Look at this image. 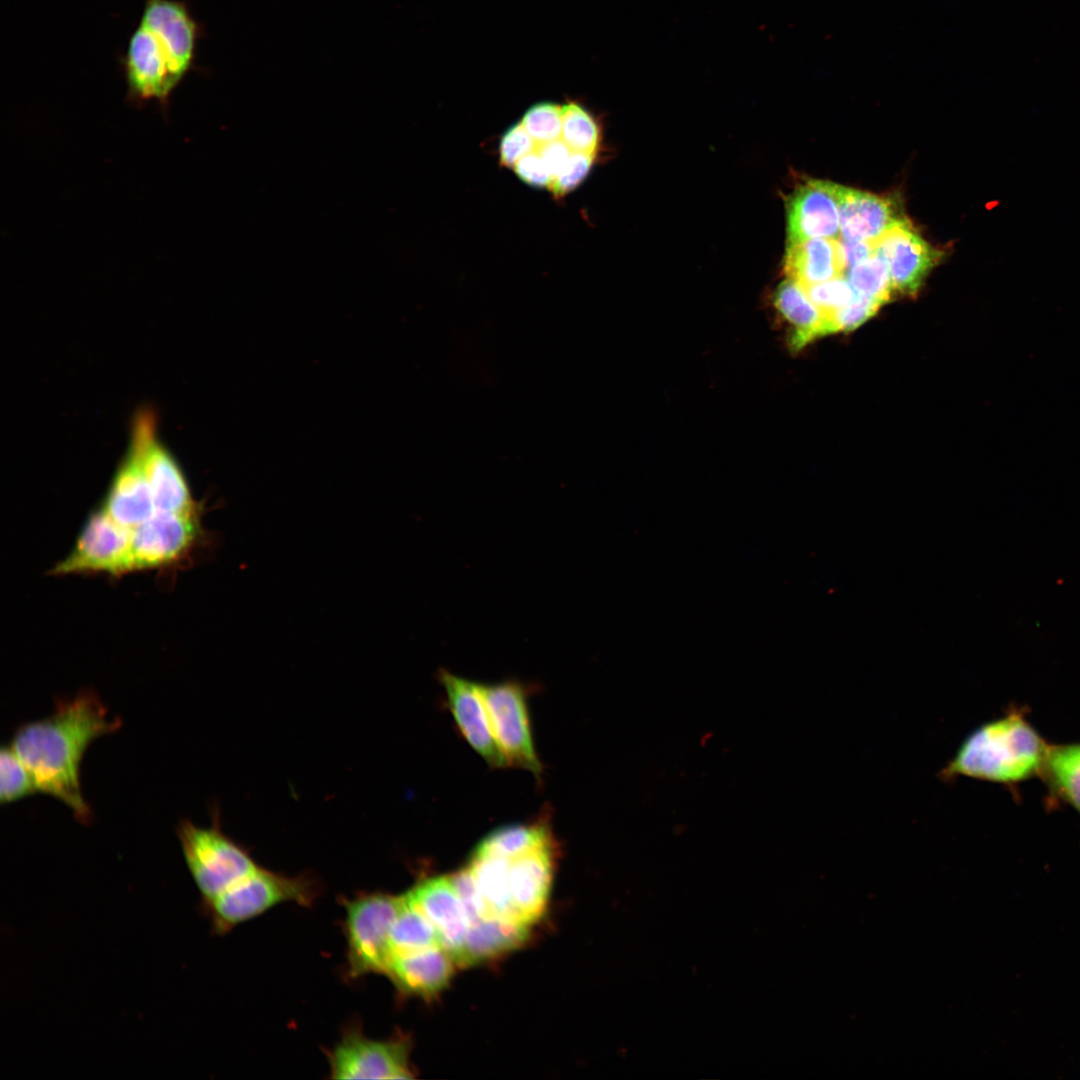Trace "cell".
<instances>
[{
	"mask_svg": "<svg viewBox=\"0 0 1080 1080\" xmlns=\"http://www.w3.org/2000/svg\"><path fill=\"white\" fill-rule=\"evenodd\" d=\"M120 725L118 718L110 721L96 693L85 689L72 699L58 700L49 717L18 727L11 746L37 791L60 800L80 822L88 823L92 814L82 795L80 764L92 741Z\"/></svg>",
	"mask_w": 1080,
	"mask_h": 1080,
	"instance_id": "1",
	"label": "cell"
},
{
	"mask_svg": "<svg viewBox=\"0 0 1080 1080\" xmlns=\"http://www.w3.org/2000/svg\"><path fill=\"white\" fill-rule=\"evenodd\" d=\"M198 36V24L184 2L145 0L123 59L130 98L165 106L193 66Z\"/></svg>",
	"mask_w": 1080,
	"mask_h": 1080,
	"instance_id": "2",
	"label": "cell"
},
{
	"mask_svg": "<svg viewBox=\"0 0 1080 1080\" xmlns=\"http://www.w3.org/2000/svg\"><path fill=\"white\" fill-rule=\"evenodd\" d=\"M1048 749L1023 714L1013 711L969 734L942 775L1020 782L1042 773Z\"/></svg>",
	"mask_w": 1080,
	"mask_h": 1080,
	"instance_id": "3",
	"label": "cell"
},
{
	"mask_svg": "<svg viewBox=\"0 0 1080 1080\" xmlns=\"http://www.w3.org/2000/svg\"><path fill=\"white\" fill-rule=\"evenodd\" d=\"M317 887L306 876L290 877L257 867L217 898L202 906L217 935L231 931L266 911L286 902L311 905Z\"/></svg>",
	"mask_w": 1080,
	"mask_h": 1080,
	"instance_id": "4",
	"label": "cell"
},
{
	"mask_svg": "<svg viewBox=\"0 0 1080 1080\" xmlns=\"http://www.w3.org/2000/svg\"><path fill=\"white\" fill-rule=\"evenodd\" d=\"M177 835L189 872L204 906L258 865L249 853L227 837L214 820L211 827H199L182 820Z\"/></svg>",
	"mask_w": 1080,
	"mask_h": 1080,
	"instance_id": "5",
	"label": "cell"
},
{
	"mask_svg": "<svg viewBox=\"0 0 1080 1080\" xmlns=\"http://www.w3.org/2000/svg\"><path fill=\"white\" fill-rule=\"evenodd\" d=\"M404 895L367 893L345 900V936L351 977L385 974L392 957L390 933Z\"/></svg>",
	"mask_w": 1080,
	"mask_h": 1080,
	"instance_id": "6",
	"label": "cell"
},
{
	"mask_svg": "<svg viewBox=\"0 0 1080 1080\" xmlns=\"http://www.w3.org/2000/svg\"><path fill=\"white\" fill-rule=\"evenodd\" d=\"M131 424L129 445L141 461L156 511L202 512V505L193 498L180 464L159 439L155 411L147 407L139 409Z\"/></svg>",
	"mask_w": 1080,
	"mask_h": 1080,
	"instance_id": "7",
	"label": "cell"
},
{
	"mask_svg": "<svg viewBox=\"0 0 1080 1080\" xmlns=\"http://www.w3.org/2000/svg\"><path fill=\"white\" fill-rule=\"evenodd\" d=\"M201 514L156 511L131 529L133 570H171L190 561L207 537Z\"/></svg>",
	"mask_w": 1080,
	"mask_h": 1080,
	"instance_id": "8",
	"label": "cell"
},
{
	"mask_svg": "<svg viewBox=\"0 0 1080 1080\" xmlns=\"http://www.w3.org/2000/svg\"><path fill=\"white\" fill-rule=\"evenodd\" d=\"M133 571L131 530L99 506L89 514L70 553L51 569L50 575L105 574L119 578Z\"/></svg>",
	"mask_w": 1080,
	"mask_h": 1080,
	"instance_id": "9",
	"label": "cell"
},
{
	"mask_svg": "<svg viewBox=\"0 0 1080 1080\" xmlns=\"http://www.w3.org/2000/svg\"><path fill=\"white\" fill-rule=\"evenodd\" d=\"M495 738L509 764L540 774L529 723L527 693L515 681L479 684Z\"/></svg>",
	"mask_w": 1080,
	"mask_h": 1080,
	"instance_id": "10",
	"label": "cell"
},
{
	"mask_svg": "<svg viewBox=\"0 0 1080 1080\" xmlns=\"http://www.w3.org/2000/svg\"><path fill=\"white\" fill-rule=\"evenodd\" d=\"M409 1049L406 1039L375 1040L351 1028L329 1052L331 1078H412Z\"/></svg>",
	"mask_w": 1080,
	"mask_h": 1080,
	"instance_id": "11",
	"label": "cell"
},
{
	"mask_svg": "<svg viewBox=\"0 0 1080 1080\" xmlns=\"http://www.w3.org/2000/svg\"><path fill=\"white\" fill-rule=\"evenodd\" d=\"M440 681L449 709L466 741L490 766H508L509 763L493 733L479 683L448 671L440 672Z\"/></svg>",
	"mask_w": 1080,
	"mask_h": 1080,
	"instance_id": "12",
	"label": "cell"
},
{
	"mask_svg": "<svg viewBox=\"0 0 1080 1080\" xmlns=\"http://www.w3.org/2000/svg\"><path fill=\"white\" fill-rule=\"evenodd\" d=\"M840 185L810 180L799 186L788 204L789 243L813 238H840Z\"/></svg>",
	"mask_w": 1080,
	"mask_h": 1080,
	"instance_id": "13",
	"label": "cell"
},
{
	"mask_svg": "<svg viewBox=\"0 0 1080 1080\" xmlns=\"http://www.w3.org/2000/svg\"><path fill=\"white\" fill-rule=\"evenodd\" d=\"M405 898L433 924L442 947L454 961L464 944L470 922L450 876L423 880L409 890Z\"/></svg>",
	"mask_w": 1080,
	"mask_h": 1080,
	"instance_id": "14",
	"label": "cell"
},
{
	"mask_svg": "<svg viewBox=\"0 0 1080 1080\" xmlns=\"http://www.w3.org/2000/svg\"><path fill=\"white\" fill-rule=\"evenodd\" d=\"M876 253L888 263L893 290L914 295L941 257L908 222L888 231L875 242Z\"/></svg>",
	"mask_w": 1080,
	"mask_h": 1080,
	"instance_id": "15",
	"label": "cell"
},
{
	"mask_svg": "<svg viewBox=\"0 0 1080 1080\" xmlns=\"http://www.w3.org/2000/svg\"><path fill=\"white\" fill-rule=\"evenodd\" d=\"M840 238L876 242L907 220L895 199L840 186Z\"/></svg>",
	"mask_w": 1080,
	"mask_h": 1080,
	"instance_id": "16",
	"label": "cell"
},
{
	"mask_svg": "<svg viewBox=\"0 0 1080 1080\" xmlns=\"http://www.w3.org/2000/svg\"><path fill=\"white\" fill-rule=\"evenodd\" d=\"M117 523L133 529L149 519L156 507L136 451L129 445L100 505Z\"/></svg>",
	"mask_w": 1080,
	"mask_h": 1080,
	"instance_id": "17",
	"label": "cell"
},
{
	"mask_svg": "<svg viewBox=\"0 0 1080 1080\" xmlns=\"http://www.w3.org/2000/svg\"><path fill=\"white\" fill-rule=\"evenodd\" d=\"M553 844L509 860L508 877L517 919L538 920L547 905L553 877Z\"/></svg>",
	"mask_w": 1080,
	"mask_h": 1080,
	"instance_id": "18",
	"label": "cell"
},
{
	"mask_svg": "<svg viewBox=\"0 0 1080 1080\" xmlns=\"http://www.w3.org/2000/svg\"><path fill=\"white\" fill-rule=\"evenodd\" d=\"M453 959L443 947L393 954L387 975L402 993L432 997L444 989L453 974Z\"/></svg>",
	"mask_w": 1080,
	"mask_h": 1080,
	"instance_id": "19",
	"label": "cell"
},
{
	"mask_svg": "<svg viewBox=\"0 0 1080 1080\" xmlns=\"http://www.w3.org/2000/svg\"><path fill=\"white\" fill-rule=\"evenodd\" d=\"M787 278L810 285L843 276L845 266L838 239L813 238L789 243L784 258Z\"/></svg>",
	"mask_w": 1080,
	"mask_h": 1080,
	"instance_id": "20",
	"label": "cell"
},
{
	"mask_svg": "<svg viewBox=\"0 0 1080 1080\" xmlns=\"http://www.w3.org/2000/svg\"><path fill=\"white\" fill-rule=\"evenodd\" d=\"M529 925L501 917H487L472 924L454 963L470 966L509 952L528 937Z\"/></svg>",
	"mask_w": 1080,
	"mask_h": 1080,
	"instance_id": "21",
	"label": "cell"
},
{
	"mask_svg": "<svg viewBox=\"0 0 1080 1080\" xmlns=\"http://www.w3.org/2000/svg\"><path fill=\"white\" fill-rule=\"evenodd\" d=\"M774 306L791 328L789 344L798 351L816 338L828 335V317L808 297L803 287L787 278L777 288Z\"/></svg>",
	"mask_w": 1080,
	"mask_h": 1080,
	"instance_id": "22",
	"label": "cell"
},
{
	"mask_svg": "<svg viewBox=\"0 0 1080 1080\" xmlns=\"http://www.w3.org/2000/svg\"><path fill=\"white\" fill-rule=\"evenodd\" d=\"M552 844L551 832L544 823L512 824L487 834L473 854L511 860Z\"/></svg>",
	"mask_w": 1080,
	"mask_h": 1080,
	"instance_id": "23",
	"label": "cell"
},
{
	"mask_svg": "<svg viewBox=\"0 0 1080 1080\" xmlns=\"http://www.w3.org/2000/svg\"><path fill=\"white\" fill-rule=\"evenodd\" d=\"M468 866L480 889L488 917H501L520 922L516 917L511 901L508 877L509 860L495 856L473 854Z\"/></svg>",
	"mask_w": 1080,
	"mask_h": 1080,
	"instance_id": "24",
	"label": "cell"
},
{
	"mask_svg": "<svg viewBox=\"0 0 1080 1080\" xmlns=\"http://www.w3.org/2000/svg\"><path fill=\"white\" fill-rule=\"evenodd\" d=\"M1042 773L1052 789L1080 813V743L1049 746Z\"/></svg>",
	"mask_w": 1080,
	"mask_h": 1080,
	"instance_id": "25",
	"label": "cell"
},
{
	"mask_svg": "<svg viewBox=\"0 0 1080 1080\" xmlns=\"http://www.w3.org/2000/svg\"><path fill=\"white\" fill-rule=\"evenodd\" d=\"M390 945L392 955L442 947L439 934L433 924L417 908L410 905L406 898L392 926Z\"/></svg>",
	"mask_w": 1080,
	"mask_h": 1080,
	"instance_id": "26",
	"label": "cell"
},
{
	"mask_svg": "<svg viewBox=\"0 0 1080 1080\" xmlns=\"http://www.w3.org/2000/svg\"><path fill=\"white\" fill-rule=\"evenodd\" d=\"M561 138L572 151L595 155L600 143L599 125L582 104L569 101L562 106Z\"/></svg>",
	"mask_w": 1080,
	"mask_h": 1080,
	"instance_id": "27",
	"label": "cell"
},
{
	"mask_svg": "<svg viewBox=\"0 0 1080 1080\" xmlns=\"http://www.w3.org/2000/svg\"><path fill=\"white\" fill-rule=\"evenodd\" d=\"M847 280L855 294L886 303L893 286L887 261L877 253L851 267Z\"/></svg>",
	"mask_w": 1080,
	"mask_h": 1080,
	"instance_id": "28",
	"label": "cell"
},
{
	"mask_svg": "<svg viewBox=\"0 0 1080 1080\" xmlns=\"http://www.w3.org/2000/svg\"><path fill=\"white\" fill-rule=\"evenodd\" d=\"M37 792L34 781L12 746L0 751V801L10 803Z\"/></svg>",
	"mask_w": 1080,
	"mask_h": 1080,
	"instance_id": "29",
	"label": "cell"
},
{
	"mask_svg": "<svg viewBox=\"0 0 1080 1080\" xmlns=\"http://www.w3.org/2000/svg\"><path fill=\"white\" fill-rule=\"evenodd\" d=\"M521 124L537 145L561 138L562 106L541 102L531 106Z\"/></svg>",
	"mask_w": 1080,
	"mask_h": 1080,
	"instance_id": "30",
	"label": "cell"
},
{
	"mask_svg": "<svg viewBox=\"0 0 1080 1080\" xmlns=\"http://www.w3.org/2000/svg\"><path fill=\"white\" fill-rule=\"evenodd\" d=\"M801 286L810 300L827 316L846 305L854 296L848 280L843 276Z\"/></svg>",
	"mask_w": 1080,
	"mask_h": 1080,
	"instance_id": "31",
	"label": "cell"
},
{
	"mask_svg": "<svg viewBox=\"0 0 1080 1080\" xmlns=\"http://www.w3.org/2000/svg\"><path fill=\"white\" fill-rule=\"evenodd\" d=\"M882 303L854 293L853 298L843 307L828 315V334L850 331L871 318Z\"/></svg>",
	"mask_w": 1080,
	"mask_h": 1080,
	"instance_id": "32",
	"label": "cell"
},
{
	"mask_svg": "<svg viewBox=\"0 0 1080 1080\" xmlns=\"http://www.w3.org/2000/svg\"><path fill=\"white\" fill-rule=\"evenodd\" d=\"M450 878L466 911L470 926L483 918H487L488 913L485 902L469 866L451 875Z\"/></svg>",
	"mask_w": 1080,
	"mask_h": 1080,
	"instance_id": "33",
	"label": "cell"
},
{
	"mask_svg": "<svg viewBox=\"0 0 1080 1080\" xmlns=\"http://www.w3.org/2000/svg\"><path fill=\"white\" fill-rule=\"evenodd\" d=\"M593 161L594 154L572 151L549 187L555 198H561L578 187L589 174Z\"/></svg>",
	"mask_w": 1080,
	"mask_h": 1080,
	"instance_id": "34",
	"label": "cell"
},
{
	"mask_svg": "<svg viewBox=\"0 0 1080 1080\" xmlns=\"http://www.w3.org/2000/svg\"><path fill=\"white\" fill-rule=\"evenodd\" d=\"M537 144L521 122L508 128L499 142V161L502 166H513L526 154L536 150Z\"/></svg>",
	"mask_w": 1080,
	"mask_h": 1080,
	"instance_id": "35",
	"label": "cell"
},
{
	"mask_svg": "<svg viewBox=\"0 0 1080 1080\" xmlns=\"http://www.w3.org/2000/svg\"><path fill=\"white\" fill-rule=\"evenodd\" d=\"M513 170L524 183L537 187H550L553 178L537 150L523 156Z\"/></svg>",
	"mask_w": 1080,
	"mask_h": 1080,
	"instance_id": "36",
	"label": "cell"
},
{
	"mask_svg": "<svg viewBox=\"0 0 1080 1080\" xmlns=\"http://www.w3.org/2000/svg\"><path fill=\"white\" fill-rule=\"evenodd\" d=\"M536 150L543 159L553 180L561 172L572 152L562 138L539 144Z\"/></svg>",
	"mask_w": 1080,
	"mask_h": 1080,
	"instance_id": "37",
	"label": "cell"
},
{
	"mask_svg": "<svg viewBox=\"0 0 1080 1080\" xmlns=\"http://www.w3.org/2000/svg\"><path fill=\"white\" fill-rule=\"evenodd\" d=\"M845 271L876 253L875 242L850 241L839 238Z\"/></svg>",
	"mask_w": 1080,
	"mask_h": 1080,
	"instance_id": "38",
	"label": "cell"
}]
</instances>
